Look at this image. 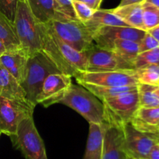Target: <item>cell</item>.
<instances>
[{
	"label": "cell",
	"instance_id": "obj_1",
	"mask_svg": "<svg viewBox=\"0 0 159 159\" xmlns=\"http://www.w3.org/2000/svg\"><path fill=\"white\" fill-rule=\"evenodd\" d=\"M41 51L62 73L75 77L87 70L86 51H79L61 40L44 23H39Z\"/></svg>",
	"mask_w": 159,
	"mask_h": 159
},
{
	"label": "cell",
	"instance_id": "obj_2",
	"mask_svg": "<svg viewBox=\"0 0 159 159\" xmlns=\"http://www.w3.org/2000/svg\"><path fill=\"white\" fill-rule=\"evenodd\" d=\"M13 23L20 48L26 54L30 56L41 51L39 22L33 15L26 0H19Z\"/></svg>",
	"mask_w": 159,
	"mask_h": 159
},
{
	"label": "cell",
	"instance_id": "obj_3",
	"mask_svg": "<svg viewBox=\"0 0 159 159\" xmlns=\"http://www.w3.org/2000/svg\"><path fill=\"white\" fill-rule=\"evenodd\" d=\"M59 104H65L82 115L89 123H104L102 102L83 86L71 84Z\"/></svg>",
	"mask_w": 159,
	"mask_h": 159
},
{
	"label": "cell",
	"instance_id": "obj_4",
	"mask_svg": "<svg viewBox=\"0 0 159 159\" xmlns=\"http://www.w3.org/2000/svg\"><path fill=\"white\" fill-rule=\"evenodd\" d=\"M47 24L65 43L79 51H86L95 45L94 33L78 19L54 20Z\"/></svg>",
	"mask_w": 159,
	"mask_h": 159
},
{
	"label": "cell",
	"instance_id": "obj_5",
	"mask_svg": "<svg viewBox=\"0 0 159 159\" xmlns=\"http://www.w3.org/2000/svg\"><path fill=\"white\" fill-rule=\"evenodd\" d=\"M57 73L61 72L41 51L31 55L28 59L24 80L21 84L26 99L37 105L36 98L43 81L50 74Z\"/></svg>",
	"mask_w": 159,
	"mask_h": 159
},
{
	"label": "cell",
	"instance_id": "obj_6",
	"mask_svg": "<svg viewBox=\"0 0 159 159\" xmlns=\"http://www.w3.org/2000/svg\"><path fill=\"white\" fill-rule=\"evenodd\" d=\"M104 108V123L122 127L130 123L140 107L138 88L127 93L105 99L102 101Z\"/></svg>",
	"mask_w": 159,
	"mask_h": 159
},
{
	"label": "cell",
	"instance_id": "obj_7",
	"mask_svg": "<svg viewBox=\"0 0 159 159\" xmlns=\"http://www.w3.org/2000/svg\"><path fill=\"white\" fill-rule=\"evenodd\" d=\"M14 147L26 159H48L44 143L37 131L33 116L19 124L16 133L11 137Z\"/></svg>",
	"mask_w": 159,
	"mask_h": 159
},
{
	"label": "cell",
	"instance_id": "obj_8",
	"mask_svg": "<svg viewBox=\"0 0 159 159\" xmlns=\"http://www.w3.org/2000/svg\"><path fill=\"white\" fill-rule=\"evenodd\" d=\"M36 105L27 99L0 97V132L9 137L16 133L19 124L33 116Z\"/></svg>",
	"mask_w": 159,
	"mask_h": 159
},
{
	"label": "cell",
	"instance_id": "obj_9",
	"mask_svg": "<svg viewBox=\"0 0 159 159\" xmlns=\"http://www.w3.org/2000/svg\"><path fill=\"white\" fill-rule=\"evenodd\" d=\"M79 84H86L107 87H128L139 84L134 70L103 72H80L75 76Z\"/></svg>",
	"mask_w": 159,
	"mask_h": 159
},
{
	"label": "cell",
	"instance_id": "obj_10",
	"mask_svg": "<svg viewBox=\"0 0 159 159\" xmlns=\"http://www.w3.org/2000/svg\"><path fill=\"white\" fill-rule=\"evenodd\" d=\"M124 148L127 156L135 159H146L152 148L159 143V138L154 134L141 132L130 123L122 126Z\"/></svg>",
	"mask_w": 159,
	"mask_h": 159
},
{
	"label": "cell",
	"instance_id": "obj_11",
	"mask_svg": "<svg viewBox=\"0 0 159 159\" xmlns=\"http://www.w3.org/2000/svg\"><path fill=\"white\" fill-rule=\"evenodd\" d=\"M88 72L114 71L134 70L133 64L127 62L110 50L99 47L95 44L86 51Z\"/></svg>",
	"mask_w": 159,
	"mask_h": 159
},
{
	"label": "cell",
	"instance_id": "obj_12",
	"mask_svg": "<svg viewBox=\"0 0 159 159\" xmlns=\"http://www.w3.org/2000/svg\"><path fill=\"white\" fill-rule=\"evenodd\" d=\"M71 76L62 73L50 74L42 84L36 98L37 104L48 108L59 104L72 84Z\"/></svg>",
	"mask_w": 159,
	"mask_h": 159
},
{
	"label": "cell",
	"instance_id": "obj_13",
	"mask_svg": "<svg viewBox=\"0 0 159 159\" xmlns=\"http://www.w3.org/2000/svg\"><path fill=\"white\" fill-rule=\"evenodd\" d=\"M145 34V31L131 26H104L95 31L93 40L96 45L108 49L114 41L130 40L139 42Z\"/></svg>",
	"mask_w": 159,
	"mask_h": 159
},
{
	"label": "cell",
	"instance_id": "obj_14",
	"mask_svg": "<svg viewBox=\"0 0 159 159\" xmlns=\"http://www.w3.org/2000/svg\"><path fill=\"white\" fill-rule=\"evenodd\" d=\"M103 147L101 159H127L122 127L103 123Z\"/></svg>",
	"mask_w": 159,
	"mask_h": 159
},
{
	"label": "cell",
	"instance_id": "obj_15",
	"mask_svg": "<svg viewBox=\"0 0 159 159\" xmlns=\"http://www.w3.org/2000/svg\"><path fill=\"white\" fill-rule=\"evenodd\" d=\"M29 57L22 49L7 50L0 56V67L9 72L21 84L26 76Z\"/></svg>",
	"mask_w": 159,
	"mask_h": 159
},
{
	"label": "cell",
	"instance_id": "obj_16",
	"mask_svg": "<svg viewBox=\"0 0 159 159\" xmlns=\"http://www.w3.org/2000/svg\"><path fill=\"white\" fill-rule=\"evenodd\" d=\"M36 20L40 23H48L54 20L70 18L61 12L56 0H26Z\"/></svg>",
	"mask_w": 159,
	"mask_h": 159
},
{
	"label": "cell",
	"instance_id": "obj_17",
	"mask_svg": "<svg viewBox=\"0 0 159 159\" xmlns=\"http://www.w3.org/2000/svg\"><path fill=\"white\" fill-rule=\"evenodd\" d=\"M159 123V107H141L137 110L130 123L138 130L147 133L156 132V126Z\"/></svg>",
	"mask_w": 159,
	"mask_h": 159
},
{
	"label": "cell",
	"instance_id": "obj_18",
	"mask_svg": "<svg viewBox=\"0 0 159 159\" xmlns=\"http://www.w3.org/2000/svg\"><path fill=\"white\" fill-rule=\"evenodd\" d=\"M104 125L89 123V131L83 159H101L103 147Z\"/></svg>",
	"mask_w": 159,
	"mask_h": 159
},
{
	"label": "cell",
	"instance_id": "obj_19",
	"mask_svg": "<svg viewBox=\"0 0 159 159\" xmlns=\"http://www.w3.org/2000/svg\"><path fill=\"white\" fill-rule=\"evenodd\" d=\"M112 11L129 26L146 31L143 23L142 3L117 6Z\"/></svg>",
	"mask_w": 159,
	"mask_h": 159
},
{
	"label": "cell",
	"instance_id": "obj_20",
	"mask_svg": "<svg viewBox=\"0 0 159 159\" xmlns=\"http://www.w3.org/2000/svg\"><path fill=\"white\" fill-rule=\"evenodd\" d=\"M0 97L26 99V93L21 84L2 67H0Z\"/></svg>",
	"mask_w": 159,
	"mask_h": 159
},
{
	"label": "cell",
	"instance_id": "obj_21",
	"mask_svg": "<svg viewBox=\"0 0 159 159\" xmlns=\"http://www.w3.org/2000/svg\"><path fill=\"white\" fill-rule=\"evenodd\" d=\"M93 33L101 26H129L124 20L113 13V11L107 9H98L95 11L93 17L86 23H84Z\"/></svg>",
	"mask_w": 159,
	"mask_h": 159
},
{
	"label": "cell",
	"instance_id": "obj_22",
	"mask_svg": "<svg viewBox=\"0 0 159 159\" xmlns=\"http://www.w3.org/2000/svg\"><path fill=\"white\" fill-rule=\"evenodd\" d=\"M0 40L7 50L21 49L13 22L0 12Z\"/></svg>",
	"mask_w": 159,
	"mask_h": 159
},
{
	"label": "cell",
	"instance_id": "obj_23",
	"mask_svg": "<svg viewBox=\"0 0 159 159\" xmlns=\"http://www.w3.org/2000/svg\"><path fill=\"white\" fill-rule=\"evenodd\" d=\"M108 50L134 65L135 59L139 54V44L130 40H116L110 45Z\"/></svg>",
	"mask_w": 159,
	"mask_h": 159
},
{
	"label": "cell",
	"instance_id": "obj_24",
	"mask_svg": "<svg viewBox=\"0 0 159 159\" xmlns=\"http://www.w3.org/2000/svg\"><path fill=\"white\" fill-rule=\"evenodd\" d=\"M80 85L89 90L92 94L95 95L98 99L102 101L105 99L113 98L123 94L127 93L129 91L138 88V86H128V87H107V86L93 85V84H82Z\"/></svg>",
	"mask_w": 159,
	"mask_h": 159
},
{
	"label": "cell",
	"instance_id": "obj_25",
	"mask_svg": "<svg viewBox=\"0 0 159 159\" xmlns=\"http://www.w3.org/2000/svg\"><path fill=\"white\" fill-rule=\"evenodd\" d=\"M138 92L141 107H159V87L158 85L139 84L138 85Z\"/></svg>",
	"mask_w": 159,
	"mask_h": 159
},
{
	"label": "cell",
	"instance_id": "obj_26",
	"mask_svg": "<svg viewBox=\"0 0 159 159\" xmlns=\"http://www.w3.org/2000/svg\"><path fill=\"white\" fill-rule=\"evenodd\" d=\"M134 73L138 83L148 85L159 84V65H149L134 69Z\"/></svg>",
	"mask_w": 159,
	"mask_h": 159
},
{
	"label": "cell",
	"instance_id": "obj_27",
	"mask_svg": "<svg viewBox=\"0 0 159 159\" xmlns=\"http://www.w3.org/2000/svg\"><path fill=\"white\" fill-rule=\"evenodd\" d=\"M143 23L146 31L159 24V8L148 2H142Z\"/></svg>",
	"mask_w": 159,
	"mask_h": 159
},
{
	"label": "cell",
	"instance_id": "obj_28",
	"mask_svg": "<svg viewBox=\"0 0 159 159\" xmlns=\"http://www.w3.org/2000/svg\"><path fill=\"white\" fill-rule=\"evenodd\" d=\"M149 65H159V48L140 52L134 62L135 69Z\"/></svg>",
	"mask_w": 159,
	"mask_h": 159
},
{
	"label": "cell",
	"instance_id": "obj_29",
	"mask_svg": "<svg viewBox=\"0 0 159 159\" xmlns=\"http://www.w3.org/2000/svg\"><path fill=\"white\" fill-rule=\"evenodd\" d=\"M72 6L76 18L82 23H86L89 21L95 12V10L81 2L72 0Z\"/></svg>",
	"mask_w": 159,
	"mask_h": 159
},
{
	"label": "cell",
	"instance_id": "obj_30",
	"mask_svg": "<svg viewBox=\"0 0 159 159\" xmlns=\"http://www.w3.org/2000/svg\"><path fill=\"white\" fill-rule=\"evenodd\" d=\"M19 0H0V12L13 22Z\"/></svg>",
	"mask_w": 159,
	"mask_h": 159
},
{
	"label": "cell",
	"instance_id": "obj_31",
	"mask_svg": "<svg viewBox=\"0 0 159 159\" xmlns=\"http://www.w3.org/2000/svg\"><path fill=\"white\" fill-rule=\"evenodd\" d=\"M138 44H139V53L159 48V42L147 31L144 37L138 42Z\"/></svg>",
	"mask_w": 159,
	"mask_h": 159
},
{
	"label": "cell",
	"instance_id": "obj_32",
	"mask_svg": "<svg viewBox=\"0 0 159 159\" xmlns=\"http://www.w3.org/2000/svg\"><path fill=\"white\" fill-rule=\"evenodd\" d=\"M61 12L70 18L77 19L72 6V0H56Z\"/></svg>",
	"mask_w": 159,
	"mask_h": 159
},
{
	"label": "cell",
	"instance_id": "obj_33",
	"mask_svg": "<svg viewBox=\"0 0 159 159\" xmlns=\"http://www.w3.org/2000/svg\"><path fill=\"white\" fill-rule=\"evenodd\" d=\"M75 1L81 2L85 3V5L93 9V10L96 11L100 9V5L102 3V0H75Z\"/></svg>",
	"mask_w": 159,
	"mask_h": 159
},
{
	"label": "cell",
	"instance_id": "obj_34",
	"mask_svg": "<svg viewBox=\"0 0 159 159\" xmlns=\"http://www.w3.org/2000/svg\"><path fill=\"white\" fill-rule=\"evenodd\" d=\"M146 159H159V143L152 148Z\"/></svg>",
	"mask_w": 159,
	"mask_h": 159
},
{
	"label": "cell",
	"instance_id": "obj_35",
	"mask_svg": "<svg viewBox=\"0 0 159 159\" xmlns=\"http://www.w3.org/2000/svg\"><path fill=\"white\" fill-rule=\"evenodd\" d=\"M147 32L148 33V34H150L152 37H155V38L159 42V24L157 25L155 27L147 31Z\"/></svg>",
	"mask_w": 159,
	"mask_h": 159
},
{
	"label": "cell",
	"instance_id": "obj_36",
	"mask_svg": "<svg viewBox=\"0 0 159 159\" xmlns=\"http://www.w3.org/2000/svg\"><path fill=\"white\" fill-rule=\"evenodd\" d=\"M143 2H144V0H121L118 6H124L131 4H138V3H142Z\"/></svg>",
	"mask_w": 159,
	"mask_h": 159
},
{
	"label": "cell",
	"instance_id": "obj_37",
	"mask_svg": "<svg viewBox=\"0 0 159 159\" xmlns=\"http://www.w3.org/2000/svg\"><path fill=\"white\" fill-rule=\"evenodd\" d=\"M6 51H7V49H6L4 43H3V42L0 40V56L4 54Z\"/></svg>",
	"mask_w": 159,
	"mask_h": 159
},
{
	"label": "cell",
	"instance_id": "obj_38",
	"mask_svg": "<svg viewBox=\"0 0 159 159\" xmlns=\"http://www.w3.org/2000/svg\"><path fill=\"white\" fill-rule=\"evenodd\" d=\"M144 1L152 3V4L155 5V6H156L157 7L159 8V0H144Z\"/></svg>",
	"mask_w": 159,
	"mask_h": 159
},
{
	"label": "cell",
	"instance_id": "obj_39",
	"mask_svg": "<svg viewBox=\"0 0 159 159\" xmlns=\"http://www.w3.org/2000/svg\"><path fill=\"white\" fill-rule=\"evenodd\" d=\"M158 130H159V123H158V125H157V126H156V132H155V136H156L157 132H158Z\"/></svg>",
	"mask_w": 159,
	"mask_h": 159
},
{
	"label": "cell",
	"instance_id": "obj_40",
	"mask_svg": "<svg viewBox=\"0 0 159 159\" xmlns=\"http://www.w3.org/2000/svg\"><path fill=\"white\" fill-rule=\"evenodd\" d=\"M156 136H157V137H158V138H159V130L158 131V132H157Z\"/></svg>",
	"mask_w": 159,
	"mask_h": 159
},
{
	"label": "cell",
	"instance_id": "obj_41",
	"mask_svg": "<svg viewBox=\"0 0 159 159\" xmlns=\"http://www.w3.org/2000/svg\"><path fill=\"white\" fill-rule=\"evenodd\" d=\"M127 159H135V158H133V157H127Z\"/></svg>",
	"mask_w": 159,
	"mask_h": 159
},
{
	"label": "cell",
	"instance_id": "obj_42",
	"mask_svg": "<svg viewBox=\"0 0 159 159\" xmlns=\"http://www.w3.org/2000/svg\"><path fill=\"white\" fill-rule=\"evenodd\" d=\"M158 87H159V84H158Z\"/></svg>",
	"mask_w": 159,
	"mask_h": 159
},
{
	"label": "cell",
	"instance_id": "obj_43",
	"mask_svg": "<svg viewBox=\"0 0 159 159\" xmlns=\"http://www.w3.org/2000/svg\"><path fill=\"white\" fill-rule=\"evenodd\" d=\"M1 134H2V133H1V132H0V135H1Z\"/></svg>",
	"mask_w": 159,
	"mask_h": 159
}]
</instances>
